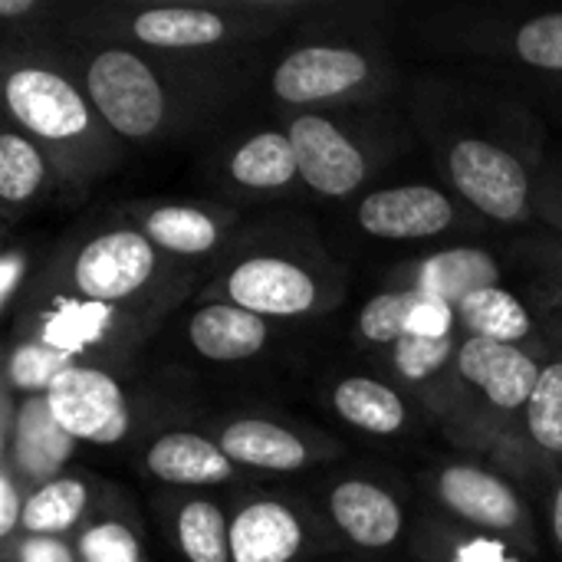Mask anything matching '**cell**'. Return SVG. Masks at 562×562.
<instances>
[{
  "mask_svg": "<svg viewBox=\"0 0 562 562\" xmlns=\"http://www.w3.org/2000/svg\"><path fill=\"white\" fill-rule=\"evenodd\" d=\"M422 300H425V293H415V290H385V293L372 296L359 310V319H356L359 342L369 349L395 346L402 336H408Z\"/></svg>",
  "mask_w": 562,
  "mask_h": 562,
  "instance_id": "obj_30",
  "label": "cell"
},
{
  "mask_svg": "<svg viewBox=\"0 0 562 562\" xmlns=\"http://www.w3.org/2000/svg\"><path fill=\"white\" fill-rule=\"evenodd\" d=\"M49 181V155L20 128L0 132V201L20 211L40 198Z\"/></svg>",
  "mask_w": 562,
  "mask_h": 562,
  "instance_id": "obj_26",
  "label": "cell"
},
{
  "mask_svg": "<svg viewBox=\"0 0 562 562\" xmlns=\"http://www.w3.org/2000/svg\"><path fill=\"white\" fill-rule=\"evenodd\" d=\"M445 168L454 191L494 221L520 224L537 207V188L527 165L497 142L474 135L458 138L445 151Z\"/></svg>",
  "mask_w": 562,
  "mask_h": 562,
  "instance_id": "obj_6",
  "label": "cell"
},
{
  "mask_svg": "<svg viewBox=\"0 0 562 562\" xmlns=\"http://www.w3.org/2000/svg\"><path fill=\"white\" fill-rule=\"evenodd\" d=\"M550 530H553V540H557V547H560L562 553V481L557 484L553 501H550Z\"/></svg>",
  "mask_w": 562,
  "mask_h": 562,
  "instance_id": "obj_38",
  "label": "cell"
},
{
  "mask_svg": "<svg viewBox=\"0 0 562 562\" xmlns=\"http://www.w3.org/2000/svg\"><path fill=\"white\" fill-rule=\"evenodd\" d=\"M148 477L171 487H217L237 477V464L214 438L198 431H168L145 448Z\"/></svg>",
  "mask_w": 562,
  "mask_h": 562,
  "instance_id": "obj_18",
  "label": "cell"
},
{
  "mask_svg": "<svg viewBox=\"0 0 562 562\" xmlns=\"http://www.w3.org/2000/svg\"><path fill=\"white\" fill-rule=\"evenodd\" d=\"M333 527L359 550H389L405 530L402 501L375 481H339L326 497Z\"/></svg>",
  "mask_w": 562,
  "mask_h": 562,
  "instance_id": "obj_17",
  "label": "cell"
},
{
  "mask_svg": "<svg viewBox=\"0 0 562 562\" xmlns=\"http://www.w3.org/2000/svg\"><path fill=\"white\" fill-rule=\"evenodd\" d=\"M286 135L300 161V181H306L310 191L323 198H346L366 184L372 155L336 119L323 112H300Z\"/></svg>",
  "mask_w": 562,
  "mask_h": 562,
  "instance_id": "obj_10",
  "label": "cell"
},
{
  "mask_svg": "<svg viewBox=\"0 0 562 562\" xmlns=\"http://www.w3.org/2000/svg\"><path fill=\"white\" fill-rule=\"evenodd\" d=\"M171 533L188 562H231V517L207 497L178 504Z\"/></svg>",
  "mask_w": 562,
  "mask_h": 562,
  "instance_id": "obj_28",
  "label": "cell"
},
{
  "mask_svg": "<svg viewBox=\"0 0 562 562\" xmlns=\"http://www.w3.org/2000/svg\"><path fill=\"white\" fill-rule=\"evenodd\" d=\"M273 95L286 105H329L369 95L379 86V66L366 49L342 43H313L290 49L273 76Z\"/></svg>",
  "mask_w": 562,
  "mask_h": 562,
  "instance_id": "obj_7",
  "label": "cell"
},
{
  "mask_svg": "<svg viewBox=\"0 0 562 562\" xmlns=\"http://www.w3.org/2000/svg\"><path fill=\"white\" fill-rule=\"evenodd\" d=\"M458 329L461 336L471 339H487V342H504V346H520L537 352L540 359H553L533 313L504 286H487L471 293L458 310Z\"/></svg>",
  "mask_w": 562,
  "mask_h": 562,
  "instance_id": "obj_20",
  "label": "cell"
},
{
  "mask_svg": "<svg viewBox=\"0 0 562 562\" xmlns=\"http://www.w3.org/2000/svg\"><path fill=\"white\" fill-rule=\"evenodd\" d=\"M270 342V323L234 303L211 300L188 319V346L207 362H247Z\"/></svg>",
  "mask_w": 562,
  "mask_h": 562,
  "instance_id": "obj_19",
  "label": "cell"
},
{
  "mask_svg": "<svg viewBox=\"0 0 562 562\" xmlns=\"http://www.w3.org/2000/svg\"><path fill=\"white\" fill-rule=\"evenodd\" d=\"M7 562H79L76 547L63 537H26L7 543Z\"/></svg>",
  "mask_w": 562,
  "mask_h": 562,
  "instance_id": "obj_34",
  "label": "cell"
},
{
  "mask_svg": "<svg viewBox=\"0 0 562 562\" xmlns=\"http://www.w3.org/2000/svg\"><path fill=\"white\" fill-rule=\"evenodd\" d=\"M82 89L109 132L128 142L158 138L178 109L158 66L122 43L99 46L86 59Z\"/></svg>",
  "mask_w": 562,
  "mask_h": 562,
  "instance_id": "obj_3",
  "label": "cell"
},
{
  "mask_svg": "<svg viewBox=\"0 0 562 562\" xmlns=\"http://www.w3.org/2000/svg\"><path fill=\"white\" fill-rule=\"evenodd\" d=\"M214 441L237 468L263 474H293L333 454V445H326L323 438H313L306 431H296L293 425H280L260 415L227 418L217 428Z\"/></svg>",
  "mask_w": 562,
  "mask_h": 562,
  "instance_id": "obj_11",
  "label": "cell"
},
{
  "mask_svg": "<svg viewBox=\"0 0 562 562\" xmlns=\"http://www.w3.org/2000/svg\"><path fill=\"white\" fill-rule=\"evenodd\" d=\"M227 175L237 188L273 194L286 191L300 181V161L293 151V142L286 132L263 128L250 135L244 145H237L227 158Z\"/></svg>",
  "mask_w": 562,
  "mask_h": 562,
  "instance_id": "obj_23",
  "label": "cell"
},
{
  "mask_svg": "<svg viewBox=\"0 0 562 562\" xmlns=\"http://www.w3.org/2000/svg\"><path fill=\"white\" fill-rule=\"evenodd\" d=\"M72 547L79 562H145L138 533L115 517H89Z\"/></svg>",
  "mask_w": 562,
  "mask_h": 562,
  "instance_id": "obj_31",
  "label": "cell"
},
{
  "mask_svg": "<svg viewBox=\"0 0 562 562\" xmlns=\"http://www.w3.org/2000/svg\"><path fill=\"white\" fill-rule=\"evenodd\" d=\"M46 402L56 422L79 441V445H119L132 431V405L122 382L92 362H76L66 369L46 392Z\"/></svg>",
  "mask_w": 562,
  "mask_h": 562,
  "instance_id": "obj_9",
  "label": "cell"
},
{
  "mask_svg": "<svg viewBox=\"0 0 562 562\" xmlns=\"http://www.w3.org/2000/svg\"><path fill=\"white\" fill-rule=\"evenodd\" d=\"M214 300L250 310L263 319H300L326 310L336 290L300 257L254 254L237 260L211 290Z\"/></svg>",
  "mask_w": 562,
  "mask_h": 562,
  "instance_id": "obj_5",
  "label": "cell"
},
{
  "mask_svg": "<svg viewBox=\"0 0 562 562\" xmlns=\"http://www.w3.org/2000/svg\"><path fill=\"white\" fill-rule=\"evenodd\" d=\"M26 497H30V491L20 484L13 468L0 461V537H3V543H13L16 533L23 530Z\"/></svg>",
  "mask_w": 562,
  "mask_h": 562,
  "instance_id": "obj_33",
  "label": "cell"
},
{
  "mask_svg": "<svg viewBox=\"0 0 562 562\" xmlns=\"http://www.w3.org/2000/svg\"><path fill=\"white\" fill-rule=\"evenodd\" d=\"M76 362H86L72 352H63L49 342H43L40 336H26L20 342H13L10 349V359H7V389L20 398H30V395H46L49 385L66 372L72 369Z\"/></svg>",
  "mask_w": 562,
  "mask_h": 562,
  "instance_id": "obj_29",
  "label": "cell"
},
{
  "mask_svg": "<svg viewBox=\"0 0 562 562\" xmlns=\"http://www.w3.org/2000/svg\"><path fill=\"white\" fill-rule=\"evenodd\" d=\"M89 510H92L89 481L79 471H66L63 477L30 491L20 533H26V537H63L66 540V533L89 524Z\"/></svg>",
  "mask_w": 562,
  "mask_h": 562,
  "instance_id": "obj_25",
  "label": "cell"
},
{
  "mask_svg": "<svg viewBox=\"0 0 562 562\" xmlns=\"http://www.w3.org/2000/svg\"><path fill=\"white\" fill-rule=\"evenodd\" d=\"M356 221L379 240H428L458 224V204L431 184H402L366 194Z\"/></svg>",
  "mask_w": 562,
  "mask_h": 562,
  "instance_id": "obj_13",
  "label": "cell"
},
{
  "mask_svg": "<svg viewBox=\"0 0 562 562\" xmlns=\"http://www.w3.org/2000/svg\"><path fill=\"white\" fill-rule=\"evenodd\" d=\"M524 445L540 464L562 461V359H547L520 422Z\"/></svg>",
  "mask_w": 562,
  "mask_h": 562,
  "instance_id": "obj_27",
  "label": "cell"
},
{
  "mask_svg": "<svg viewBox=\"0 0 562 562\" xmlns=\"http://www.w3.org/2000/svg\"><path fill=\"white\" fill-rule=\"evenodd\" d=\"M461 329L448 333V336H418L408 333L402 336L395 346L385 349V366L389 375L398 379L405 389H415L425 395V402L431 405V412H438L445 389L451 382L454 362H458V349H461Z\"/></svg>",
  "mask_w": 562,
  "mask_h": 562,
  "instance_id": "obj_22",
  "label": "cell"
},
{
  "mask_svg": "<svg viewBox=\"0 0 562 562\" xmlns=\"http://www.w3.org/2000/svg\"><path fill=\"white\" fill-rule=\"evenodd\" d=\"M435 497L458 520H464L484 533H494V537H501L514 547H527V550H533V543H537L533 517H530L524 497L497 471H487V468L468 464V461L445 464L435 474Z\"/></svg>",
  "mask_w": 562,
  "mask_h": 562,
  "instance_id": "obj_8",
  "label": "cell"
},
{
  "mask_svg": "<svg viewBox=\"0 0 562 562\" xmlns=\"http://www.w3.org/2000/svg\"><path fill=\"white\" fill-rule=\"evenodd\" d=\"M306 550L300 510L280 497H254L231 517V562H296Z\"/></svg>",
  "mask_w": 562,
  "mask_h": 562,
  "instance_id": "obj_16",
  "label": "cell"
},
{
  "mask_svg": "<svg viewBox=\"0 0 562 562\" xmlns=\"http://www.w3.org/2000/svg\"><path fill=\"white\" fill-rule=\"evenodd\" d=\"M329 402H333V412L346 425L366 435L385 438V435H398L408 425V405L402 392L369 375H352V379L336 382Z\"/></svg>",
  "mask_w": 562,
  "mask_h": 562,
  "instance_id": "obj_24",
  "label": "cell"
},
{
  "mask_svg": "<svg viewBox=\"0 0 562 562\" xmlns=\"http://www.w3.org/2000/svg\"><path fill=\"white\" fill-rule=\"evenodd\" d=\"M540 204H543L547 217H550V221H557L562 231V194H543V198H540Z\"/></svg>",
  "mask_w": 562,
  "mask_h": 562,
  "instance_id": "obj_40",
  "label": "cell"
},
{
  "mask_svg": "<svg viewBox=\"0 0 562 562\" xmlns=\"http://www.w3.org/2000/svg\"><path fill=\"white\" fill-rule=\"evenodd\" d=\"M543 362L547 359L530 349L464 336L451 382L435 415H441L454 435L474 448L487 451L501 441H510V425L524 422Z\"/></svg>",
  "mask_w": 562,
  "mask_h": 562,
  "instance_id": "obj_1",
  "label": "cell"
},
{
  "mask_svg": "<svg viewBox=\"0 0 562 562\" xmlns=\"http://www.w3.org/2000/svg\"><path fill=\"white\" fill-rule=\"evenodd\" d=\"M165 257L138 227H112L86 240L69 260V293L82 303L132 310L155 290Z\"/></svg>",
  "mask_w": 562,
  "mask_h": 562,
  "instance_id": "obj_4",
  "label": "cell"
},
{
  "mask_svg": "<svg viewBox=\"0 0 562 562\" xmlns=\"http://www.w3.org/2000/svg\"><path fill=\"white\" fill-rule=\"evenodd\" d=\"M79 441L56 422L46 395L20 398L16 422L10 441L0 448V461L13 468L26 491H36L56 477H63L69 458L76 454Z\"/></svg>",
  "mask_w": 562,
  "mask_h": 562,
  "instance_id": "obj_14",
  "label": "cell"
},
{
  "mask_svg": "<svg viewBox=\"0 0 562 562\" xmlns=\"http://www.w3.org/2000/svg\"><path fill=\"white\" fill-rule=\"evenodd\" d=\"M36 10H40L36 0H0V16L3 20H20V16H30Z\"/></svg>",
  "mask_w": 562,
  "mask_h": 562,
  "instance_id": "obj_37",
  "label": "cell"
},
{
  "mask_svg": "<svg viewBox=\"0 0 562 562\" xmlns=\"http://www.w3.org/2000/svg\"><path fill=\"white\" fill-rule=\"evenodd\" d=\"M514 53L527 66L562 72V13H543L517 26Z\"/></svg>",
  "mask_w": 562,
  "mask_h": 562,
  "instance_id": "obj_32",
  "label": "cell"
},
{
  "mask_svg": "<svg viewBox=\"0 0 562 562\" xmlns=\"http://www.w3.org/2000/svg\"><path fill=\"white\" fill-rule=\"evenodd\" d=\"M3 95L16 128L26 132L63 175L82 181L105 165L112 148V138L105 135L109 125L92 109L86 89L66 72L26 59L7 69Z\"/></svg>",
  "mask_w": 562,
  "mask_h": 562,
  "instance_id": "obj_2",
  "label": "cell"
},
{
  "mask_svg": "<svg viewBox=\"0 0 562 562\" xmlns=\"http://www.w3.org/2000/svg\"><path fill=\"white\" fill-rule=\"evenodd\" d=\"M26 267H30V257L26 250H7L3 260H0V306L10 310L16 290H20V280L26 277Z\"/></svg>",
  "mask_w": 562,
  "mask_h": 562,
  "instance_id": "obj_35",
  "label": "cell"
},
{
  "mask_svg": "<svg viewBox=\"0 0 562 562\" xmlns=\"http://www.w3.org/2000/svg\"><path fill=\"white\" fill-rule=\"evenodd\" d=\"M540 296H543L547 310H550V313H553V316L562 323V286H557V283H547Z\"/></svg>",
  "mask_w": 562,
  "mask_h": 562,
  "instance_id": "obj_39",
  "label": "cell"
},
{
  "mask_svg": "<svg viewBox=\"0 0 562 562\" xmlns=\"http://www.w3.org/2000/svg\"><path fill=\"white\" fill-rule=\"evenodd\" d=\"M389 290H415L458 310L471 293L501 286V263L481 247H448L398 267Z\"/></svg>",
  "mask_w": 562,
  "mask_h": 562,
  "instance_id": "obj_15",
  "label": "cell"
},
{
  "mask_svg": "<svg viewBox=\"0 0 562 562\" xmlns=\"http://www.w3.org/2000/svg\"><path fill=\"white\" fill-rule=\"evenodd\" d=\"M168 257H211L231 231V214L201 204H155L138 227Z\"/></svg>",
  "mask_w": 562,
  "mask_h": 562,
  "instance_id": "obj_21",
  "label": "cell"
},
{
  "mask_svg": "<svg viewBox=\"0 0 562 562\" xmlns=\"http://www.w3.org/2000/svg\"><path fill=\"white\" fill-rule=\"evenodd\" d=\"M530 257L533 263L550 277V283L562 286V244L560 240H543L537 247H530Z\"/></svg>",
  "mask_w": 562,
  "mask_h": 562,
  "instance_id": "obj_36",
  "label": "cell"
},
{
  "mask_svg": "<svg viewBox=\"0 0 562 562\" xmlns=\"http://www.w3.org/2000/svg\"><path fill=\"white\" fill-rule=\"evenodd\" d=\"M254 26L260 23H240L237 10H224V7H148L128 13L119 33L145 49L191 53V49L221 46L227 40H240Z\"/></svg>",
  "mask_w": 562,
  "mask_h": 562,
  "instance_id": "obj_12",
  "label": "cell"
}]
</instances>
